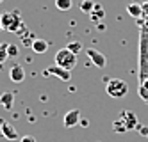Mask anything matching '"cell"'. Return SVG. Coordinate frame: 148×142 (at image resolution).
I'll use <instances>...</instances> for the list:
<instances>
[{
    "mask_svg": "<svg viewBox=\"0 0 148 142\" xmlns=\"http://www.w3.org/2000/svg\"><path fill=\"white\" fill-rule=\"evenodd\" d=\"M9 78H11V82H14V84L23 82V78H25V69H23L22 64H13V66L9 68Z\"/></svg>",
    "mask_w": 148,
    "mask_h": 142,
    "instance_id": "8",
    "label": "cell"
},
{
    "mask_svg": "<svg viewBox=\"0 0 148 142\" xmlns=\"http://www.w3.org/2000/svg\"><path fill=\"white\" fill-rule=\"evenodd\" d=\"M139 78L145 82L148 78V30H141V45H139Z\"/></svg>",
    "mask_w": 148,
    "mask_h": 142,
    "instance_id": "1",
    "label": "cell"
},
{
    "mask_svg": "<svg viewBox=\"0 0 148 142\" xmlns=\"http://www.w3.org/2000/svg\"><path fill=\"white\" fill-rule=\"evenodd\" d=\"M45 75L48 76V75H54V76H57V78H61L62 82H68L70 78H71V71H68V69H64V68H59L57 64H54V66H48L47 69H45Z\"/></svg>",
    "mask_w": 148,
    "mask_h": 142,
    "instance_id": "7",
    "label": "cell"
},
{
    "mask_svg": "<svg viewBox=\"0 0 148 142\" xmlns=\"http://www.w3.org/2000/svg\"><path fill=\"white\" fill-rule=\"evenodd\" d=\"M54 64H57L59 68H64V69L71 71L77 66V55L73 52H70L68 48H61L54 57Z\"/></svg>",
    "mask_w": 148,
    "mask_h": 142,
    "instance_id": "4",
    "label": "cell"
},
{
    "mask_svg": "<svg viewBox=\"0 0 148 142\" xmlns=\"http://www.w3.org/2000/svg\"><path fill=\"white\" fill-rule=\"evenodd\" d=\"M20 142H36V139L32 135H23L22 139H20Z\"/></svg>",
    "mask_w": 148,
    "mask_h": 142,
    "instance_id": "21",
    "label": "cell"
},
{
    "mask_svg": "<svg viewBox=\"0 0 148 142\" xmlns=\"http://www.w3.org/2000/svg\"><path fill=\"white\" fill-rule=\"evenodd\" d=\"M137 92H139V96L148 103V87H146L145 84H139V89H137Z\"/></svg>",
    "mask_w": 148,
    "mask_h": 142,
    "instance_id": "20",
    "label": "cell"
},
{
    "mask_svg": "<svg viewBox=\"0 0 148 142\" xmlns=\"http://www.w3.org/2000/svg\"><path fill=\"white\" fill-rule=\"evenodd\" d=\"M86 55L89 57V60H91L97 68H100V69H102V68L107 66V59H105V55H103L102 52L95 50V48H88V50H86Z\"/></svg>",
    "mask_w": 148,
    "mask_h": 142,
    "instance_id": "6",
    "label": "cell"
},
{
    "mask_svg": "<svg viewBox=\"0 0 148 142\" xmlns=\"http://www.w3.org/2000/svg\"><path fill=\"white\" fill-rule=\"evenodd\" d=\"M103 16H105V11H103V7L95 4V9H93L91 13H89V18H91V21H100V20H103Z\"/></svg>",
    "mask_w": 148,
    "mask_h": 142,
    "instance_id": "14",
    "label": "cell"
},
{
    "mask_svg": "<svg viewBox=\"0 0 148 142\" xmlns=\"http://www.w3.org/2000/svg\"><path fill=\"white\" fill-rule=\"evenodd\" d=\"M136 128H137V117L130 110H123L120 119L114 123L116 132H129V130H136Z\"/></svg>",
    "mask_w": 148,
    "mask_h": 142,
    "instance_id": "5",
    "label": "cell"
},
{
    "mask_svg": "<svg viewBox=\"0 0 148 142\" xmlns=\"http://www.w3.org/2000/svg\"><path fill=\"white\" fill-rule=\"evenodd\" d=\"M143 14H145V16H148V2H146V4H143Z\"/></svg>",
    "mask_w": 148,
    "mask_h": 142,
    "instance_id": "22",
    "label": "cell"
},
{
    "mask_svg": "<svg viewBox=\"0 0 148 142\" xmlns=\"http://www.w3.org/2000/svg\"><path fill=\"white\" fill-rule=\"evenodd\" d=\"M56 7L59 11H70L73 7V0H56Z\"/></svg>",
    "mask_w": 148,
    "mask_h": 142,
    "instance_id": "15",
    "label": "cell"
},
{
    "mask_svg": "<svg viewBox=\"0 0 148 142\" xmlns=\"http://www.w3.org/2000/svg\"><path fill=\"white\" fill-rule=\"evenodd\" d=\"M9 59L7 55V43H0V64H4Z\"/></svg>",
    "mask_w": 148,
    "mask_h": 142,
    "instance_id": "18",
    "label": "cell"
},
{
    "mask_svg": "<svg viewBox=\"0 0 148 142\" xmlns=\"http://www.w3.org/2000/svg\"><path fill=\"white\" fill-rule=\"evenodd\" d=\"M7 55L9 57H18V46L16 45H13V43H7Z\"/></svg>",
    "mask_w": 148,
    "mask_h": 142,
    "instance_id": "19",
    "label": "cell"
},
{
    "mask_svg": "<svg viewBox=\"0 0 148 142\" xmlns=\"http://www.w3.org/2000/svg\"><path fill=\"white\" fill-rule=\"evenodd\" d=\"M0 105H2L5 110H13V105H14V94L13 92H4L0 96Z\"/></svg>",
    "mask_w": 148,
    "mask_h": 142,
    "instance_id": "11",
    "label": "cell"
},
{
    "mask_svg": "<svg viewBox=\"0 0 148 142\" xmlns=\"http://www.w3.org/2000/svg\"><path fill=\"white\" fill-rule=\"evenodd\" d=\"M48 46H50V43L48 41H45V39H34L32 41V48L36 53H45L47 50H48Z\"/></svg>",
    "mask_w": 148,
    "mask_h": 142,
    "instance_id": "12",
    "label": "cell"
},
{
    "mask_svg": "<svg viewBox=\"0 0 148 142\" xmlns=\"http://www.w3.org/2000/svg\"><path fill=\"white\" fill-rule=\"evenodd\" d=\"M95 9V4H93V0H82L80 2V11H84V13H91V11Z\"/></svg>",
    "mask_w": 148,
    "mask_h": 142,
    "instance_id": "16",
    "label": "cell"
},
{
    "mask_svg": "<svg viewBox=\"0 0 148 142\" xmlns=\"http://www.w3.org/2000/svg\"><path fill=\"white\" fill-rule=\"evenodd\" d=\"M2 2H4V0H0V4H2Z\"/></svg>",
    "mask_w": 148,
    "mask_h": 142,
    "instance_id": "24",
    "label": "cell"
},
{
    "mask_svg": "<svg viewBox=\"0 0 148 142\" xmlns=\"http://www.w3.org/2000/svg\"><path fill=\"white\" fill-rule=\"evenodd\" d=\"M105 91H107V94L111 98H114V100H121V98H125L129 94V85L121 78H111L107 82V85H105Z\"/></svg>",
    "mask_w": 148,
    "mask_h": 142,
    "instance_id": "3",
    "label": "cell"
},
{
    "mask_svg": "<svg viewBox=\"0 0 148 142\" xmlns=\"http://www.w3.org/2000/svg\"><path fill=\"white\" fill-rule=\"evenodd\" d=\"M127 13H129L132 18H139L143 14V4H129L127 5Z\"/></svg>",
    "mask_w": 148,
    "mask_h": 142,
    "instance_id": "13",
    "label": "cell"
},
{
    "mask_svg": "<svg viewBox=\"0 0 148 142\" xmlns=\"http://www.w3.org/2000/svg\"><path fill=\"white\" fill-rule=\"evenodd\" d=\"M0 23H2V30L7 32H18L22 27V16H20V11H5V13L0 14Z\"/></svg>",
    "mask_w": 148,
    "mask_h": 142,
    "instance_id": "2",
    "label": "cell"
},
{
    "mask_svg": "<svg viewBox=\"0 0 148 142\" xmlns=\"http://www.w3.org/2000/svg\"><path fill=\"white\" fill-rule=\"evenodd\" d=\"M0 30H2V23H0Z\"/></svg>",
    "mask_w": 148,
    "mask_h": 142,
    "instance_id": "23",
    "label": "cell"
},
{
    "mask_svg": "<svg viewBox=\"0 0 148 142\" xmlns=\"http://www.w3.org/2000/svg\"><path fill=\"white\" fill-rule=\"evenodd\" d=\"M70 52H73V53H75V55H77V53H80L82 52V45H80V43L79 41H71V43H68V46H66Z\"/></svg>",
    "mask_w": 148,
    "mask_h": 142,
    "instance_id": "17",
    "label": "cell"
},
{
    "mask_svg": "<svg viewBox=\"0 0 148 142\" xmlns=\"http://www.w3.org/2000/svg\"><path fill=\"white\" fill-rule=\"evenodd\" d=\"M0 132H2V135L7 139V140H18V132H16V128L13 126V124H9V123H5V121H2L0 119Z\"/></svg>",
    "mask_w": 148,
    "mask_h": 142,
    "instance_id": "10",
    "label": "cell"
},
{
    "mask_svg": "<svg viewBox=\"0 0 148 142\" xmlns=\"http://www.w3.org/2000/svg\"><path fill=\"white\" fill-rule=\"evenodd\" d=\"M62 123H64V128H73L80 123V112L77 108H73V110L66 112L64 114V119H62Z\"/></svg>",
    "mask_w": 148,
    "mask_h": 142,
    "instance_id": "9",
    "label": "cell"
}]
</instances>
